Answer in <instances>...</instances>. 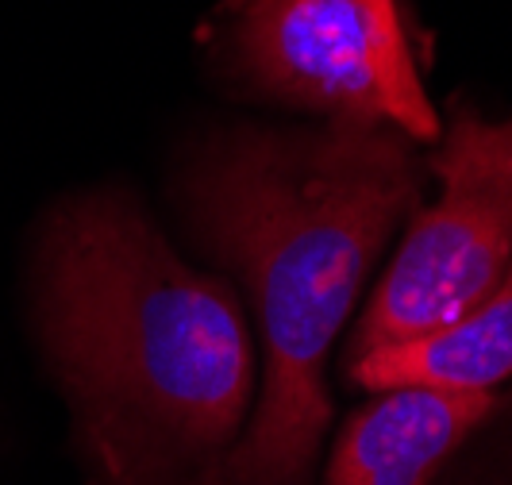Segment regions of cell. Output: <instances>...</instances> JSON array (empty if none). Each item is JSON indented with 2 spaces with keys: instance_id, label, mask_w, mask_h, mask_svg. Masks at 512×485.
I'll return each instance as SVG.
<instances>
[{
  "instance_id": "3957f363",
  "label": "cell",
  "mask_w": 512,
  "mask_h": 485,
  "mask_svg": "<svg viewBox=\"0 0 512 485\" xmlns=\"http://www.w3.org/2000/svg\"><path fill=\"white\" fill-rule=\"evenodd\" d=\"M208 43L231 85L258 101L439 139L401 0H228Z\"/></svg>"
},
{
  "instance_id": "6da1fadb",
  "label": "cell",
  "mask_w": 512,
  "mask_h": 485,
  "mask_svg": "<svg viewBox=\"0 0 512 485\" xmlns=\"http://www.w3.org/2000/svg\"><path fill=\"white\" fill-rule=\"evenodd\" d=\"M31 324L89 485H197L255 409V343L224 278L197 270L124 185L47 212Z\"/></svg>"
},
{
  "instance_id": "5b68a950",
  "label": "cell",
  "mask_w": 512,
  "mask_h": 485,
  "mask_svg": "<svg viewBox=\"0 0 512 485\" xmlns=\"http://www.w3.org/2000/svg\"><path fill=\"white\" fill-rule=\"evenodd\" d=\"M489 409V389H385L335 435L324 485H432Z\"/></svg>"
},
{
  "instance_id": "7a4b0ae2",
  "label": "cell",
  "mask_w": 512,
  "mask_h": 485,
  "mask_svg": "<svg viewBox=\"0 0 512 485\" xmlns=\"http://www.w3.org/2000/svg\"><path fill=\"white\" fill-rule=\"evenodd\" d=\"M420 185L409 135L359 120L235 124L185 154V224L243 281L266 347L255 412L197 485H312L332 420L328 351L385 239L416 212Z\"/></svg>"
},
{
  "instance_id": "8992f818",
  "label": "cell",
  "mask_w": 512,
  "mask_h": 485,
  "mask_svg": "<svg viewBox=\"0 0 512 485\" xmlns=\"http://www.w3.org/2000/svg\"><path fill=\"white\" fill-rule=\"evenodd\" d=\"M347 382L385 389H493L512 374V262L486 301L459 320L343 362Z\"/></svg>"
},
{
  "instance_id": "277c9868",
  "label": "cell",
  "mask_w": 512,
  "mask_h": 485,
  "mask_svg": "<svg viewBox=\"0 0 512 485\" xmlns=\"http://www.w3.org/2000/svg\"><path fill=\"white\" fill-rule=\"evenodd\" d=\"M439 201L409 231L351 335L347 362L459 320L512 262V120L459 112L432 158Z\"/></svg>"
}]
</instances>
